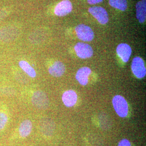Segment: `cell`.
I'll use <instances>...</instances> for the list:
<instances>
[{"label":"cell","instance_id":"cell-6","mask_svg":"<svg viewBox=\"0 0 146 146\" xmlns=\"http://www.w3.org/2000/svg\"><path fill=\"white\" fill-rule=\"evenodd\" d=\"M89 13L101 25H105L109 21L108 13L103 7L99 6H94L89 8Z\"/></svg>","mask_w":146,"mask_h":146},{"label":"cell","instance_id":"cell-5","mask_svg":"<svg viewBox=\"0 0 146 146\" xmlns=\"http://www.w3.org/2000/svg\"><path fill=\"white\" fill-rule=\"evenodd\" d=\"M18 35L17 29L13 26L4 27L0 29V40L3 42L13 41Z\"/></svg>","mask_w":146,"mask_h":146},{"label":"cell","instance_id":"cell-9","mask_svg":"<svg viewBox=\"0 0 146 146\" xmlns=\"http://www.w3.org/2000/svg\"><path fill=\"white\" fill-rule=\"evenodd\" d=\"M40 129L44 135L50 136L52 135L55 130V123L50 118L45 117L40 122Z\"/></svg>","mask_w":146,"mask_h":146},{"label":"cell","instance_id":"cell-15","mask_svg":"<svg viewBox=\"0 0 146 146\" xmlns=\"http://www.w3.org/2000/svg\"><path fill=\"white\" fill-rule=\"evenodd\" d=\"M32 129L33 124L31 121L29 120H24L21 122L19 127V134L22 137H26L30 135Z\"/></svg>","mask_w":146,"mask_h":146},{"label":"cell","instance_id":"cell-17","mask_svg":"<svg viewBox=\"0 0 146 146\" xmlns=\"http://www.w3.org/2000/svg\"><path fill=\"white\" fill-rule=\"evenodd\" d=\"M110 5L121 11H125L127 8V0H109Z\"/></svg>","mask_w":146,"mask_h":146},{"label":"cell","instance_id":"cell-2","mask_svg":"<svg viewBox=\"0 0 146 146\" xmlns=\"http://www.w3.org/2000/svg\"><path fill=\"white\" fill-rule=\"evenodd\" d=\"M31 102L34 106L39 110H46L49 104L47 94L41 90H37L33 93Z\"/></svg>","mask_w":146,"mask_h":146},{"label":"cell","instance_id":"cell-7","mask_svg":"<svg viewBox=\"0 0 146 146\" xmlns=\"http://www.w3.org/2000/svg\"><path fill=\"white\" fill-rule=\"evenodd\" d=\"M74 49L78 56L81 58H91L93 55L92 47L84 42L77 43L74 47Z\"/></svg>","mask_w":146,"mask_h":146},{"label":"cell","instance_id":"cell-11","mask_svg":"<svg viewBox=\"0 0 146 146\" xmlns=\"http://www.w3.org/2000/svg\"><path fill=\"white\" fill-rule=\"evenodd\" d=\"M62 100L66 107H72L76 104L78 95L74 90H68L63 93L62 96Z\"/></svg>","mask_w":146,"mask_h":146},{"label":"cell","instance_id":"cell-21","mask_svg":"<svg viewBox=\"0 0 146 146\" xmlns=\"http://www.w3.org/2000/svg\"><path fill=\"white\" fill-rule=\"evenodd\" d=\"M7 15V12L5 10H0V21L2 20Z\"/></svg>","mask_w":146,"mask_h":146},{"label":"cell","instance_id":"cell-10","mask_svg":"<svg viewBox=\"0 0 146 146\" xmlns=\"http://www.w3.org/2000/svg\"><path fill=\"white\" fill-rule=\"evenodd\" d=\"M116 52L123 62H127L131 57L132 50L128 44L121 43L117 47Z\"/></svg>","mask_w":146,"mask_h":146},{"label":"cell","instance_id":"cell-14","mask_svg":"<svg viewBox=\"0 0 146 146\" xmlns=\"http://www.w3.org/2000/svg\"><path fill=\"white\" fill-rule=\"evenodd\" d=\"M136 15L140 23H143L146 19V0H141L136 5Z\"/></svg>","mask_w":146,"mask_h":146},{"label":"cell","instance_id":"cell-20","mask_svg":"<svg viewBox=\"0 0 146 146\" xmlns=\"http://www.w3.org/2000/svg\"><path fill=\"white\" fill-rule=\"evenodd\" d=\"M103 0H87V2L89 5H96L101 3Z\"/></svg>","mask_w":146,"mask_h":146},{"label":"cell","instance_id":"cell-3","mask_svg":"<svg viewBox=\"0 0 146 146\" xmlns=\"http://www.w3.org/2000/svg\"><path fill=\"white\" fill-rule=\"evenodd\" d=\"M131 71L137 78H142L145 77L146 69L143 60L140 57L134 58L131 65Z\"/></svg>","mask_w":146,"mask_h":146},{"label":"cell","instance_id":"cell-8","mask_svg":"<svg viewBox=\"0 0 146 146\" xmlns=\"http://www.w3.org/2000/svg\"><path fill=\"white\" fill-rule=\"evenodd\" d=\"M72 11V4L69 0H63L56 6L54 13L58 16H64Z\"/></svg>","mask_w":146,"mask_h":146},{"label":"cell","instance_id":"cell-13","mask_svg":"<svg viewBox=\"0 0 146 146\" xmlns=\"http://www.w3.org/2000/svg\"><path fill=\"white\" fill-rule=\"evenodd\" d=\"M66 71V67L62 62L57 61L52 64L48 69L49 74L54 77L62 76Z\"/></svg>","mask_w":146,"mask_h":146},{"label":"cell","instance_id":"cell-19","mask_svg":"<svg viewBox=\"0 0 146 146\" xmlns=\"http://www.w3.org/2000/svg\"><path fill=\"white\" fill-rule=\"evenodd\" d=\"M118 146H131V143L128 140L125 139L119 142Z\"/></svg>","mask_w":146,"mask_h":146},{"label":"cell","instance_id":"cell-16","mask_svg":"<svg viewBox=\"0 0 146 146\" xmlns=\"http://www.w3.org/2000/svg\"><path fill=\"white\" fill-rule=\"evenodd\" d=\"M19 65L21 68V69L24 72L26 73L29 76L31 77L32 78H34L36 76V71L28 62L24 60H22L19 63Z\"/></svg>","mask_w":146,"mask_h":146},{"label":"cell","instance_id":"cell-4","mask_svg":"<svg viewBox=\"0 0 146 146\" xmlns=\"http://www.w3.org/2000/svg\"><path fill=\"white\" fill-rule=\"evenodd\" d=\"M75 31L78 38L84 42H89L93 40L94 32L88 26L79 25L75 28Z\"/></svg>","mask_w":146,"mask_h":146},{"label":"cell","instance_id":"cell-12","mask_svg":"<svg viewBox=\"0 0 146 146\" xmlns=\"http://www.w3.org/2000/svg\"><path fill=\"white\" fill-rule=\"evenodd\" d=\"M91 72V69L87 67L80 68L76 73L75 78L80 84L86 86L88 83L89 76Z\"/></svg>","mask_w":146,"mask_h":146},{"label":"cell","instance_id":"cell-18","mask_svg":"<svg viewBox=\"0 0 146 146\" xmlns=\"http://www.w3.org/2000/svg\"><path fill=\"white\" fill-rule=\"evenodd\" d=\"M8 115L5 112L0 111V131H2L8 122Z\"/></svg>","mask_w":146,"mask_h":146},{"label":"cell","instance_id":"cell-1","mask_svg":"<svg viewBox=\"0 0 146 146\" xmlns=\"http://www.w3.org/2000/svg\"><path fill=\"white\" fill-rule=\"evenodd\" d=\"M113 106L116 114L121 117H125L128 113V105L125 99L117 95L113 98Z\"/></svg>","mask_w":146,"mask_h":146}]
</instances>
